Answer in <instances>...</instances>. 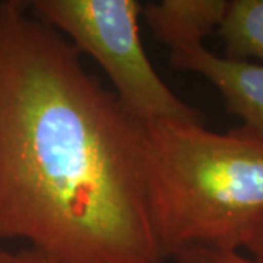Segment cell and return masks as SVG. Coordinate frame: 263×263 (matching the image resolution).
<instances>
[{"mask_svg": "<svg viewBox=\"0 0 263 263\" xmlns=\"http://www.w3.org/2000/svg\"><path fill=\"white\" fill-rule=\"evenodd\" d=\"M54 263H165L151 216L143 132L79 51L0 2V241Z\"/></svg>", "mask_w": 263, "mask_h": 263, "instance_id": "1", "label": "cell"}, {"mask_svg": "<svg viewBox=\"0 0 263 263\" xmlns=\"http://www.w3.org/2000/svg\"><path fill=\"white\" fill-rule=\"evenodd\" d=\"M0 252H2V246H0Z\"/></svg>", "mask_w": 263, "mask_h": 263, "instance_id": "10", "label": "cell"}, {"mask_svg": "<svg viewBox=\"0 0 263 263\" xmlns=\"http://www.w3.org/2000/svg\"><path fill=\"white\" fill-rule=\"evenodd\" d=\"M34 16L101 66L123 107L141 123H205L157 73L142 46L138 0H34Z\"/></svg>", "mask_w": 263, "mask_h": 263, "instance_id": "3", "label": "cell"}, {"mask_svg": "<svg viewBox=\"0 0 263 263\" xmlns=\"http://www.w3.org/2000/svg\"><path fill=\"white\" fill-rule=\"evenodd\" d=\"M170 63L205 78L221 94L227 111L263 138V63L219 56L203 44L170 51Z\"/></svg>", "mask_w": 263, "mask_h": 263, "instance_id": "4", "label": "cell"}, {"mask_svg": "<svg viewBox=\"0 0 263 263\" xmlns=\"http://www.w3.org/2000/svg\"><path fill=\"white\" fill-rule=\"evenodd\" d=\"M171 259L176 263H257L238 250L209 249V247H192L176 253Z\"/></svg>", "mask_w": 263, "mask_h": 263, "instance_id": "7", "label": "cell"}, {"mask_svg": "<svg viewBox=\"0 0 263 263\" xmlns=\"http://www.w3.org/2000/svg\"><path fill=\"white\" fill-rule=\"evenodd\" d=\"M154 231L165 259L192 247L240 250L263 219V138L205 123H142Z\"/></svg>", "mask_w": 263, "mask_h": 263, "instance_id": "2", "label": "cell"}, {"mask_svg": "<svg viewBox=\"0 0 263 263\" xmlns=\"http://www.w3.org/2000/svg\"><path fill=\"white\" fill-rule=\"evenodd\" d=\"M224 56L263 63V0H231L218 28Z\"/></svg>", "mask_w": 263, "mask_h": 263, "instance_id": "6", "label": "cell"}, {"mask_svg": "<svg viewBox=\"0 0 263 263\" xmlns=\"http://www.w3.org/2000/svg\"><path fill=\"white\" fill-rule=\"evenodd\" d=\"M243 249L250 253V257L253 260L257 263H263V219L252 231V234L249 235Z\"/></svg>", "mask_w": 263, "mask_h": 263, "instance_id": "9", "label": "cell"}, {"mask_svg": "<svg viewBox=\"0 0 263 263\" xmlns=\"http://www.w3.org/2000/svg\"><path fill=\"white\" fill-rule=\"evenodd\" d=\"M0 263H54L46 256L38 253L37 250L27 247L16 252L3 250L0 252Z\"/></svg>", "mask_w": 263, "mask_h": 263, "instance_id": "8", "label": "cell"}, {"mask_svg": "<svg viewBox=\"0 0 263 263\" xmlns=\"http://www.w3.org/2000/svg\"><path fill=\"white\" fill-rule=\"evenodd\" d=\"M227 0H161L142 5L152 35L170 51L203 44V38L218 31Z\"/></svg>", "mask_w": 263, "mask_h": 263, "instance_id": "5", "label": "cell"}]
</instances>
